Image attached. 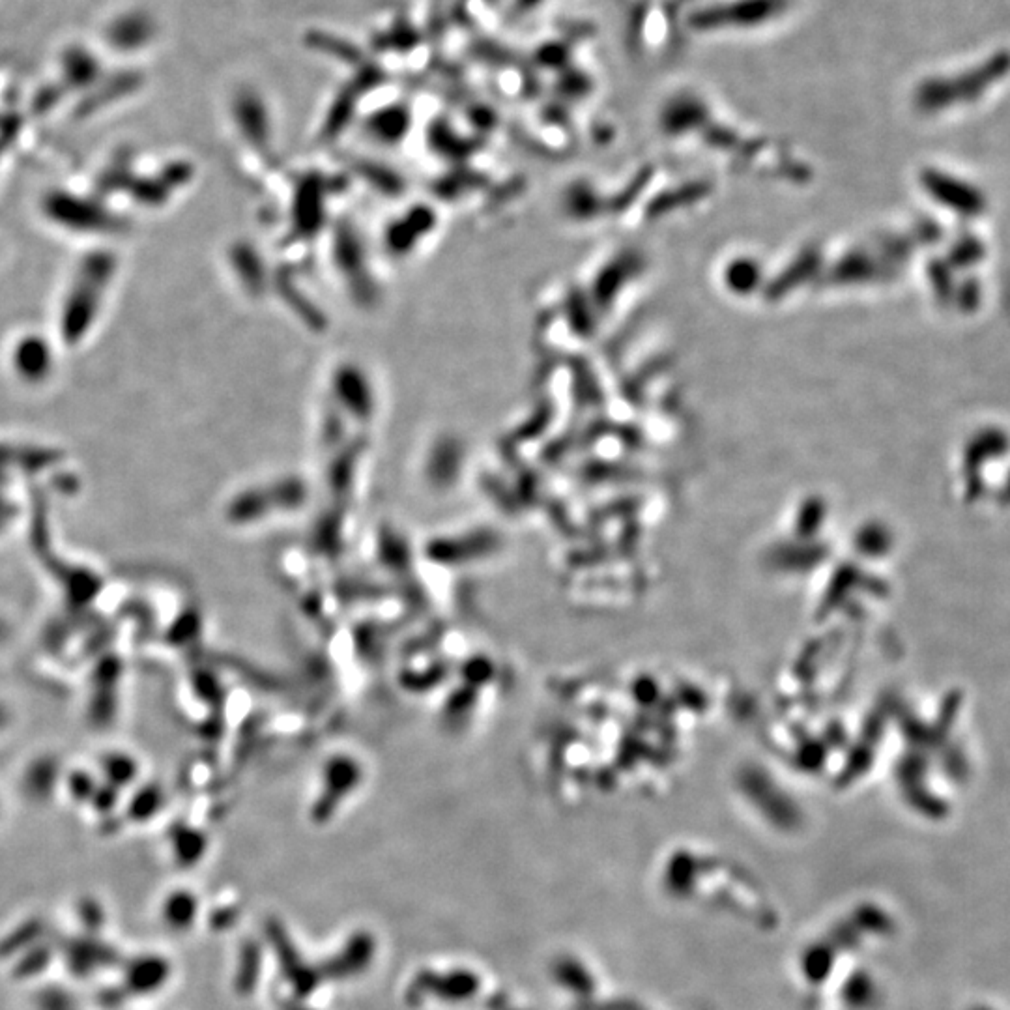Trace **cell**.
Listing matches in <instances>:
<instances>
[{"label":"cell","instance_id":"1","mask_svg":"<svg viewBox=\"0 0 1010 1010\" xmlns=\"http://www.w3.org/2000/svg\"><path fill=\"white\" fill-rule=\"evenodd\" d=\"M171 967L158 954H141L124 967V988L133 996H150L169 981Z\"/></svg>","mask_w":1010,"mask_h":1010},{"label":"cell","instance_id":"2","mask_svg":"<svg viewBox=\"0 0 1010 1010\" xmlns=\"http://www.w3.org/2000/svg\"><path fill=\"white\" fill-rule=\"evenodd\" d=\"M195 917L197 900L186 891L174 893L163 902V921L174 930H186L193 924Z\"/></svg>","mask_w":1010,"mask_h":1010}]
</instances>
